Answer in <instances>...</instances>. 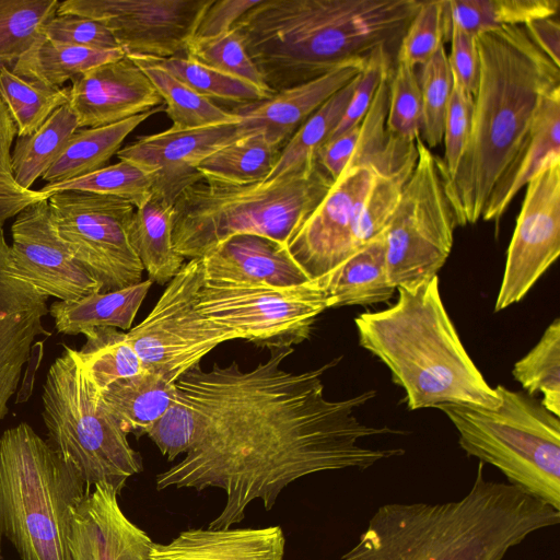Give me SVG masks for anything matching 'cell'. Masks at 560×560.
I'll return each instance as SVG.
<instances>
[{
  "instance_id": "51",
  "label": "cell",
  "mask_w": 560,
  "mask_h": 560,
  "mask_svg": "<svg viewBox=\"0 0 560 560\" xmlns=\"http://www.w3.org/2000/svg\"><path fill=\"white\" fill-rule=\"evenodd\" d=\"M390 61L389 49L385 47H378L368 55L349 104L329 140L362 122L385 72L392 68Z\"/></svg>"
},
{
  "instance_id": "10",
  "label": "cell",
  "mask_w": 560,
  "mask_h": 560,
  "mask_svg": "<svg viewBox=\"0 0 560 560\" xmlns=\"http://www.w3.org/2000/svg\"><path fill=\"white\" fill-rule=\"evenodd\" d=\"M417 162L385 230L386 268L393 287L409 289L438 276L450 256L456 220L438 156L416 140Z\"/></svg>"
},
{
  "instance_id": "49",
  "label": "cell",
  "mask_w": 560,
  "mask_h": 560,
  "mask_svg": "<svg viewBox=\"0 0 560 560\" xmlns=\"http://www.w3.org/2000/svg\"><path fill=\"white\" fill-rule=\"evenodd\" d=\"M197 420L194 410L177 394L164 415L147 431L162 455L170 462L186 454L195 439Z\"/></svg>"
},
{
  "instance_id": "15",
  "label": "cell",
  "mask_w": 560,
  "mask_h": 560,
  "mask_svg": "<svg viewBox=\"0 0 560 560\" xmlns=\"http://www.w3.org/2000/svg\"><path fill=\"white\" fill-rule=\"evenodd\" d=\"M560 254V160L527 185L494 311L520 302Z\"/></svg>"
},
{
  "instance_id": "5",
  "label": "cell",
  "mask_w": 560,
  "mask_h": 560,
  "mask_svg": "<svg viewBox=\"0 0 560 560\" xmlns=\"http://www.w3.org/2000/svg\"><path fill=\"white\" fill-rule=\"evenodd\" d=\"M397 302L355 317L359 343L390 371L410 410L443 404L490 409L501 399L466 351L443 304L439 277L397 288Z\"/></svg>"
},
{
  "instance_id": "11",
  "label": "cell",
  "mask_w": 560,
  "mask_h": 560,
  "mask_svg": "<svg viewBox=\"0 0 560 560\" xmlns=\"http://www.w3.org/2000/svg\"><path fill=\"white\" fill-rule=\"evenodd\" d=\"M197 308L211 322L260 348H292L308 339L329 308L315 281L290 288L205 281Z\"/></svg>"
},
{
  "instance_id": "52",
  "label": "cell",
  "mask_w": 560,
  "mask_h": 560,
  "mask_svg": "<svg viewBox=\"0 0 560 560\" xmlns=\"http://www.w3.org/2000/svg\"><path fill=\"white\" fill-rule=\"evenodd\" d=\"M42 34L54 42L95 49L120 48L110 31L101 22L78 15H55Z\"/></svg>"
},
{
  "instance_id": "16",
  "label": "cell",
  "mask_w": 560,
  "mask_h": 560,
  "mask_svg": "<svg viewBox=\"0 0 560 560\" xmlns=\"http://www.w3.org/2000/svg\"><path fill=\"white\" fill-rule=\"evenodd\" d=\"M374 178L371 164L346 168L289 238V254L311 280L324 277L355 252L358 218Z\"/></svg>"
},
{
  "instance_id": "48",
  "label": "cell",
  "mask_w": 560,
  "mask_h": 560,
  "mask_svg": "<svg viewBox=\"0 0 560 560\" xmlns=\"http://www.w3.org/2000/svg\"><path fill=\"white\" fill-rule=\"evenodd\" d=\"M16 136V126L0 97V228L27 206L47 199L38 190L22 188L14 179L11 147Z\"/></svg>"
},
{
  "instance_id": "29",
  "label": "cell",
  "mask_w": 560,
  "mask_h": 560,
  "mask_svg": "<svg viewBox=\"0 0 560 560\" xmlns=\"http://www.w3.org/2000/svg\"><path fill=\"white\" fill-rule=\"evenodd\" d=\"M164 109L163 105L116 124L78 129L44 173L48 184L66 182L95 172L121 149L125 139L152 115Z\"/></svg>"
},
{
  "instance_id": "37",
  "label": "cell",
  "mask_w": 560,
  "mask_h": 560,
  "mask_svg": "<svg viewBox=\"0 0 560 560\" xmlns=\"http://www.w3.org/2000/svg\"><path fill=\"white\" fill-rule=\"evenodd\" d=\"M85 343L77 355L92 382L103 390L116 380L137 375L144 370L127 332L114 327H95L83 334Z\"/></svg>"
},
{
  "instance_id": "14",
  "label": "cell",
  "mask_w": 560,
  "mask_h": 560,
  "mask_svg": "<svg viewBox=\"0 0 560 560\" xmlns=\"http://www.w3.org/2000/svg\"><path fill=\"white\" fill-rule=\"evenodd\" d=\"M214 0H66L57 15L104 24L126 56L168 58L185 52Z\"/></svg>"
},
{
  "instance_id": "54",
  "label": "cell",
  "mask_w": 560,
  "mask_h": 560,
  "mask_svg": "<svg viewBox=\"0 0 560 560\" xmlns=\"http://www.w3.org/2000/svg\"><path fill=\"white\" fill-rule=\"evenodd\" d=\"M261 0H214L202 15L192 38L213 37L232 30Z\"/></svg>"
},
{
  "instance_id": "45",
  "label": "cell",
  "mask_w": 560,
  "mask_h": 560,
  "mask_svg": "<svg viewBox=\"0 0 560 560\" xmlns=\"http://www.w3.org/2000/svg\"><path fill=\"white\" fill-rule=\"evenodd\" d=\"M418 78L422 101L420 138L431 150L443 140L444 119L454 84L444 45L421 66Z\"/></svg>"
},
{
  "instance_id": "3",
  "label": "cell",
  "mask_w": 560,
  "mask_h": 560,
  "mask_svg": "<svg viewBox=\"0 0 560 560\" xmlns=\"http://www.w3.org/2000/svg\"><path fill=\"white\" fill-rule=\"evenodd\" d=\"M559 522L560 511L509 482L486 479L479 463L458 500L378 506L341 560H503Z\"/></svg>"
},
{
  "instance_id": "23",
  "label": "cell",
  "mask_w": 560,
  "mask_h": 560,
  "mask_svg": "<svg viewBox=\"0 0 560 560\" xmlns=\"http://www.w3.org/2000/svg\"><path fill=\"white\" fill-rule=\"evenodd\" d=\"M200 259L205 281L210 282L290 288L312 281L287 245L258 235L229 237Z\"/></svg>"
},
{
  "instance_id": "4",
  "label": "cell",
  "mask_w": 560,
  "mask_h": 560,
  "mask_svg": "<svg viewBox=\"0 0 560 560\" xmlns=\"http://www.w3.org/2000/svg\"><path fill=\"white\" fill-rule=\"evenodd\" d=\"M420 0H261L233 25L272 93L398 44Z\"/></svg>"
},
{
  "instance_id": "44",
  "label": "cell",
  "mask_w": 560,
  "mask_h": 560,
  "mask_svg": "<svg viewBox=\"0 0 560 560\" xmlns=\"http://www.w3.org/2000/svg\"><path fill=\"white\" fill-rule=\"evenodd\" d=\"M385 128L387 136L404 143H415L422 128V101L416 68L396 61L389 80Z\"/></svg>"
},
{
  "instance_id": "8",
  "label": "cell",
  "mask_w": 560,
  "mask_h": 560,
  "mask_svg": "<svg viewBox=\"0 0 560 560\" xmlns=\"http://www.w3.org/2000/svg\"><path fill=\"white\" fill-rule=\"evenodd\" d=\"M494 408L443 404L468 456L500 470L508 482L560 511V420L541 401L503 385Z\"/></svg>"
},
{
  "instance_id": "26",
  "label": "cell",
  "mask_w": 560,
  "mask_h": 560,
  "mask_svg": "<svg viewBox=\"0 0 560 560\" xmlns=\"http://www.w3.org/2000/svg\"><path fill=\"white\" fill-rule=\"evenodd\" d=\"M328 306L372 305L387 302L396 290L387 276L385 232L357 249L324 277L312 280Z\"/></svg>"
},
{
  "instance_id": "38",
  "label": "cell",
  "mask_w": 560,
  "mask_h": 560,
  "mask_svg": "<svg viewBox=\"0 0 560 560\" xmlns=\"http://www.w3.org/2000/svg\"><path fill=\"white\" fill-rule=\"evenodd\" d=\"M0 97L16 126L18 137H25L68 104L69 88L49 86L3 68L0 71Z\"/></svg>"
},
{
  "instance_id": "39",
  "label": "cell",
  "mask_w": 560,
  "mask_h": 560,
  "mask_svg": "<svg viewBox=\"0 0 560 560\" xmlns=\"http://www.w3.org/2000/svg\"><path fill=\"white\" fill-rule=\"evenodd\" d=\"M154 174L141 166L120 160L81 177L47 184L38 191L48 198L63 190H79L120 198L135 209L144 205L152 196Z\"/></svg>"
},
{
  "instance_id": "27",
  "label": "cell",
  "mask_w": 560,
  "mask_h": 560,
  "mask_svg": "<svg viewBox=\"0 0 560 560\" xmlns=\"http://www.w3.org/2000/svg\"><path fill=\"white\" fill-rule=\"evenodd\" d=\"M177 395L176 385L160 372L143 370L114 381L101 398L127 433L144 435L168 409Z\"/></svg>"
},
{
  "instance_id": "13",
  "label": "cell",
  "mask_w": 560,
  "mask_h": 560,
  "mask_svg": "<svg viewBox=\"0 0 560 560\" xmlns=\"http://www.w3.org/2000/svg\"><path fill=\"white\" fill-rule=\"evenodd\" d=\"M52 224L101 292L142 281L143 267L130 243L135 207L120 198L63 190L47 198Z\"/></svg>"
},
{
  "instance_id": "30",
  "label": "cell",
  "mask_w": 560,
  "mask_h": 560,
  "mask_svg": "<svg viewBox=\"0 0 560 560\" xmlns=\"http://www.w3.org/2000/svg\"><path fill=\"white\" fill-rule=\"evenodd\" d=\"M173 213L174 202L152 194L135 209L129 228L130 243L148 279L161 285L176 276L185 260L173 244Z\"/></svg>"
},
{
  "instance_id": "31",
  "label": "cell",
  "mask_w": 560,
  "mask_h": 560,
  "mask_svg": "<svg viewBox=\"0 0 560 560\" xmlns=\"http://www.w3.org/2000/svg\"><path fill=\"white\" fill-rule=\"evenodd\" d=\"M121 48L95 49L62 44L46 38L43 34L19 59L12 72L16 75L61 88L88 70L120 59Z\"/></svg>"
},
{
  "instance_id": "18",
  "label": "cell",
  "mask_w": 560,
  "mask_h": 560,
  "mask_svg": "<svg viewBox=\"0 0 560 560\" xmlns=\"http://www.w3.org/2000/svg\"><path fill=\"white\" fill-rule=\"evenodd\" d=\"M247 133L240 122L192 129L172 126L139 137L121 148L117 156L153 173L152 194L174 202L185 187L202 180L197 167L206 158Z\"/></svg>"
},
{
  "instance_id": "41",
  "label": "cell",
  "mask_w": 560,
  "mask_h": 560,
  "mask_svg": "<svg viewBox=\"0 0 560 560\" xmlns=\"http://www.w3.org/2000/svg\"><path fill=\"white\" fill-rule=\"evenodd\" d=\"M416 162L417 154L374 168L375 178L357 222L355 250L385 232Z\"/></svg>"
},
{
  "instance_id": "9",
  "label": "cell",
  "mask_w": 560,
  "mask_h": 560,
  "mask_svg": "<svg viewBox=\"0 0 560 560\" xmlns=\"http://www.w3.org/2000/svg\"><path fill=\"white\" fill-rule=\"evenodd\" d=\"M43 389L47 442L75 469L88 490L107 482L119 494L127 479L142 471V460L104 405L77 350L63 347L49 368Z\"/></svg>"
},
{
  "instance_id": "43",
  "label": "cell",
  "mask_w": 560,
  "mask_h": 560,
  "mask_svg": "<svg viewBox=\"0 0 560 560\" xmlns=\"http://www.w3.org/2000/svg\"><path fill=\"white\" fill-rule=\"evenodd\" d=\"M138 58L161 67L192 91L211 101L217 98L244 105L262 101L273 95L244 80L224 74L183 56Z\"/></svg>"
},
{
  "instance_id": "21",
  "label": "cell",
  "mask_w": 560,
  "mask_h": 560,
  "mask_svg": "<svg viewBox=\"0 0 560 560\" xmlns=\"http://www.w3.org/2000/svg\"><path fill=\"white\" fill-rule=\"evenodd\" d=\"M93 487L72 515L70 560H152L154 542L124 514L114 487L107 482Z\"/></svg>"
},
{
  "instance_id": "1",
  "label": "cell",
  "mask_w": 560,
  "mask_h": 560,
  "mask_svg": "<svg viewBox=\"0 0 560 560\" xmlns=\"http://www.w3.org/2000/svg\"><path fill=\"white\" fill-rule=\"evenodd\" d=\"M293 350L271 349L266 361L248 371L236 361L213 363L208 371L199 364L175 383L196 415L197 429L184 458L156 476V489H222L225 504L208 528L241 523L254 500L270 510L281 491L302 477L364 470L405 453L359 444L374 435L405 433L355 417L375 390L329 400L322 377L338 360L294 373L281 368Z\"/></svg>"
},
{
  "instance_id": "42",
  "label": "cell",
  "mask_w": 560,
  "mask_h": 560,
  "mask_svg": "<svg viewBox=\"0 0 560 560\" xmlns=\"http://www.w3.org/2000/svg\"><path fill=\"white\" fill-rule=\"evenodd\" d=\"M513 376L527 395L542 394V406L560 416V319L556 318L536 346L513 368Z\"/></svg>"
},
{
  "instance_id": "17",
  "label": "cell",
  "mask_w": 560,
  "mask_h": 560,
  "mask_svg": "<svg viewBox=\"0 0 560 560\" xmlns=\"http://www.w3.org/2000/svg\"><path fill=\"white\" fill-rule=\"evenodd\" d=\"M11 261L16 276L46 296L77 301L101 292L97 280L59 237L47 199L24 208L11 226Z\"/></svg>"
},
{
  "instance_id": "12",
  "label": "cell",
  "mask_w": 560,
  "mask_h": 560,
  "mask_svg": "<svg viewBox=\"0 0 560 560\" xmlns=\"http://www.w3.org/2000/svg\"><path fill=\"white\" fill-rule=\"evenodd\" d=\"M200 258L189 259L167 283L148 316L127 331V338L145 370L176 381L220 343L240 339L197 308L203 284Z\"/></svg>"
},
{
  "instance_id": "32",
  "label": "cell",
  "mask_w": 560,
  "mask_h": 560,
  "mask_svg": "<svg viewBox=\"0 0 560 560\" xmlns=\"http://www.w3.org/2000/svg\"><path fill=\"white\" fill-rule=\"evenodd\" d=\"M280 149L260 131H250L206 158L197 167L202 180L225 185L262 183L271 173Z\"/></svg>"
},
{
  "instance_id": "25",
  "label": "cell",
  "mask_w": 560,
  "mask_h": 560,
  "mask_svg": "<svg viewBox=\"0 0 560 560\" xmlns=\"http://www.w3.org/2000/svg\"><path fill=\"white\" fill-rule=\"evenodd\" d=\"M560 160V86L549 92L534 118L518 156L493 188L481 219L495 230L517 192L549 164Z\"/></svg>"
},
{
  "instance_id": "53",
  "label": "cell",
  "mask_w": 560,
  "mask_h": 560,
  "mask_svg": "<svg viewBox=\"0 0 560 560\" xmlns=\"http://www.w3.org/2000/svg\"><path fill=\"white\" fill-rule=\"evenodd\" d=\"M448 40L451 52L447 59L454 82L474 96L477 92L480 67L476 36L451 26Z\"/></svg>"
},
{
  "instance_id": "19",
  "label": "cell",
  "mask_w": 560,
  "mask_h": 560,
  "mask_svg": "<svg viewBox=\"0 0 560 560\" xmlns=\"http://www.w3.org/2000/svg\"><path fill=\"white\" fill-rule=\"evenodd\" d=\"M48 296L16 276L11 250L0 228V420L21 381L22 370L38 336L49 337L43 318Z\"/></svg>"
},
{
  "instance_id": "35",
  "label": "cell",
  "mask_w": 560,
  "mask_h": 560,
  "mask_svg": "<svg viewBox=\"0 0 560 560\" xmlns=\"http://www.w3.org/2000/svg\"><path fill=\"white\" fill-rule=\"evenodd\" d=\"M78 129L77 116L67 104L55 110L35 132L18 137L11 152L12 172L16 183L30 190Z\"/></svg>"
},
{
  "instance_id": "56",
  "label": "cell",
  "mask_w": 560,
  "mask_h": 560,
  "mask_svg": "<svg viewBox=\"0 0 560 560\" xmlns=\"http://www.w3.org/2000/svg\"><path fill=\"white\" fill-rule=\"evenodd\" d=\"M533 44L560 67V25L555 16L532 20L523 25Z\"/></svg>"
},
{
  "instance_id": "34",
  "label": "cell",
  "mask_w": 560,
  "mask_h": 560,
  "mask_svg": "<svg viewBox=\"0 0 560 560\" xmlns=\"http://www.w3.org/2000/svg\"><path fill=\"white\" fill-rule=\"evenodd\" d=\"M359 74L301 125L281 149L277 162L265 182L283 177L316 162V153L329 140L343 116Z\"/></svg>"
},
{
  "instance_id": "22",
  "label": "cell",
  "mask_w": 560,
  "mask_h": 560,
  "mask_svg": "<svg viewBox=\"0 0 560 560\" xmlns=\"http://www.w3.org/2000/svg\"><path fill=\"white\" fill-rule=\"evenodd\" d=\"M366 57L349 60L312 81L279 91L266 100L241 105L232 113L241 118L244 130L262 132L281 150L313 113L361 72Z\"/></svg>"
},
{
  "instance_id": "40",
  "label": "cell",
  "mask_w": 560,
  "mask_h": 560,
  "mask_svg": "<svg viewBox=\"0 0 560 560\" xmlns=\"http://www.w3.org/2000/svg\"><path fill=\"white\" fill-rule=\"evenodd\" d=\"M58 7V0H0V71H13Z\"/></svg>"
},
{
  "instance_id": "36",
  "label": "cell",
  "mask_w": 560,
  "mask_h": 560,
  "mask_svg": "<svg viewBox=\"0 0 560 560\" xmlns=\"http://www.w3.org/2000/svg\"><path fill=\"white\" fill-rule=\"evenodd\" d=\"M129 58L140 67L155 86L165 105L164 110L173 121V127L192 129L241 121L234 113L224 110L211 100L199 95L161 67L138 57Z\"/></svg>"
},
{
  "instance_id": "20",
  "label": "cell",
  "mask_w": 560,
  "mask_h": 560,
  "mask_svg": "<svg viewBox=\"0 0 560 560\" xmlns=\"http://www.w3.org/2000/svg\"><path fill=\"white\" fill-rule=\"evenodd\" d=\"M68 105L81 129L116 124L164 104L145 73L125 55L73 79Z\"/></svg>"
},
{
  "instance_id": "50",
  "label": "cell",
  "mask_w": 560,
  "mask_h": 560,
  "mask_svg": "<svg viewBox=\"0 0 560 560\" xmlns=\"http://www.w3.org/2000/svg\"><path fill=\"white\" fill-rule=\"evenodd\" d=\"M474 96L454 82L447 105L444 127V156H438L439 168L446 175L453 174L466 148L472 116Z\"/></svg>"
},
{
  "instance_id": "28",
  "label": "cell",
  "mask_w": 560,
  "mask_h": 560,
  "mask_svg": "<svg viewBox=\"0 0 560 560\" xmlns=\"http://www.w3.org/2000/svg\"><path fill=\"white\" fill-rule=\"evenodd\" d=\"M153 282L150 279L119 290L96 292L77 301L54 302L49 313L55 327L65 335H78L95 327L130 330Z\"/></svg>"
},
{
  "instance_id": "47",
  "label": "cell",
  "mask_w": 560,
  "mask_h": 560,
  "mask_svg": "<svg viewBox=\"0 0 560 560\" xmlns=\"http://www.w3.org/2000/svg\"><path fill=\"white\" fill-rule=\"evenodd\" d=\"M445 42L444 0L422 1L399 42L396 61L421 67Z\"/></svg>"
},
{
  "instance_id": "46",
  "label": "cell",
  "mask_w": 560,
  "mask_h": 560,
  "mask_svg": "<svg viewBox=\"0 0 560 560\" xmlns=\"http://www.w3.org/2000/svg\"><path fill=\"white\" fill-rule=\"evenodd\" d=\"M185 57L275 94L266 85L233 28L213 37L192 38L185 50Z\"/></svg>"
},
{
  "instance_id": "6",
  "label": "cell",
  "mask_w": 560,
  "mask_h": 560,
  "mask_svg": "<svg viewBox=\"0 0 560 560\" xmlns=\"http://www.w3.org/2000/svg\"><path fill=\"white\" fill-rule=\"evenodd\" d=\"M332 184L317 161L283 177L252 185L196 182L174 201V247L189 260L202 258L226 238L242 234L287 245Z\"/></svg>"
},
{
  "instance_id": "55",
  "label": "cell",
  "mask_w": 560,
  "mask_h": 560,
  "mask_svg": "<svg viewBox=\"0 0 560 560\" xmlns=\"http://www.w3.org/2000/svg\"><path fill=\"white\" fill-rule=\"evenodd\" d=\"M361 124L328 140L316 153V161L335 182L350 163L359 141Z\"/></svg>"
},
{
  "instance_id": "33",
  "label": "cell",
  "mask_w": 560,
  "mask_h": 560,
  "mask_svg": "<svg viewBox=\"0 0 560 560\" xmlns=\"http://www.w3.org/2000/svg\"><path fill=\"white\" fill-rule=\"evenodd\" d=\"M559 7V0H444L447 40L451 26L477 36L483 32L556 16Z\"/></svg>"
},
{
  "instance_id": "7",
  "label": "cell",
  "mask_w": 560,
  "mask_h": 560,
  "mask_svg": "<svg viewBox=\"0 0 560 560\" xmlns=\"http://www.w3.org/2000/svg\"><path fill=\"white\" fill-rule=\"evenodd\" d=\"M75 469L27 423L0 438V551L3 538L21 560H70L74 509L89 492Z\"/></svg>"
},
{
  "instance_id": "2",
  "label": "cell",
  "mask_w": 560,
  "mask_h": 560,
  "mask_svg": "<svg viewBox=\"0 0 560 560\" xmlns=\"http://www.w3.org/2000/svg\"><path fill=\"white\" fill-rule=\"evenodd\" d=\"M476 43L480 67L469 138L456 171H440L459 226L481 219L493 188L523 150L541 101L560 86V67L523 25L480 33Z\"/></svg>"
},
{
  "instance_id": "24",
  "label": "cell",
  "mask_w": 560,
  "mask_h": 560,
  "mask_svg": "<svg viewBox=\"0 0 560 560\" xmlns=\"http://www.w3.org/2000/svg\"><path fill=\"white\" fill-rule=\"evenodd\" d=\"M280 526L264 528H195L168 544L154 542L152 560H283Z\"/></svg>"
}]
</instances>
